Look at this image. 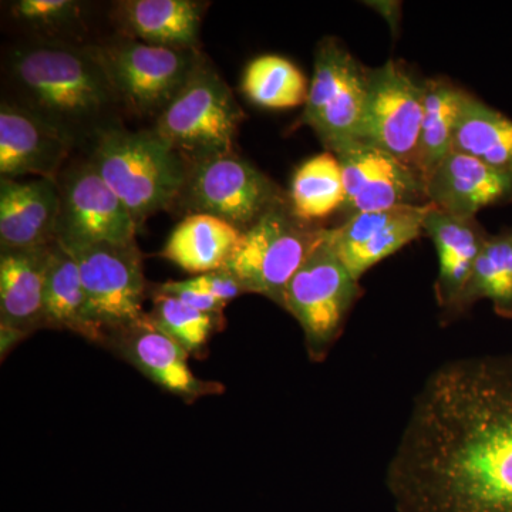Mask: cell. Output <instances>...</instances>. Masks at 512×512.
Returning <instances> with one entry per match:
<instances>
[{
  "instance_id": "obj_29",
  "label": "cell",
  "mask_w": 512,
  "mask_h": 512,
  "mask_svg": "<svg viewBox=\"0 0 512 512\" xmlns=\"http://www.w3.org/2000/svg\"><path fill=\"white\" fill-rule=\"evenodd\" d=\"M153 305L150 318L190 356L201 357L208 340L222 326V316L197 311L165 293L153 291Z\"/></svg>"
},
{
  "instance_id": "obj_2",
  "label": "cell",
  "mask_w": 512,
  "mask_h": 512,
  "mask_svg": "<svg viewBox=\"0 0 512 512\" xmlns=\"http://www.w3.org/2000/svg\"><path fill=\"white\" fill-rule=\"evenodd\" d=\"M3 67L2 101L28 111L74 148H92L123 127L126 109L96 47L35 40L13 47Z\"/></svg>"
},
{
  "instance_id": "obj_18",
  "label": "cell",
  "mask_w": 512,
  "mask_h": 512,
  "mask_svg": "<svg viewBox=\"0 0 512 512\" xmlns=\"http://www.w3.org/2000/svg\"><path fill=\"white\" fill-rule=\"evenodd\" d=\"M59 183L49 178H0V249L22 251L56 242Z\"/></svg>"
},
{
  "instance_id": "obj_17",
  "label": "cell",
  "mask_w": 512,
  "mask_h": 512,
  "mask_svg": "<svg viewBox=\"0 0 512 512\" xmlns=\"http://www.w3.org/2000/svg\"><path fill=\"white\" fill-rule=\"evenodd\" d=\"M72 144L28 111L2 101L0 104V175L59 180Z\"/></svg>"
},
{
  "instance_id": "obj_15",
  "label": "cell",
  "mask_w": 512,
  "mask_h": 512,
  "mask_svg": "<svg viewBox=\"0 0 512 512\" xmlns=\"http://www.w3.org/2000/svg\"><path fill=\"white\" fill-rule=\"evenodd\" d=\"M106 346L165 392L187 403L224 393L221 383L198 379L192 373L188 365L190 353L158 328L148 313L134 325L111 336Z\"/></svg>"
},
{
  "instance_id": "obj_22",
  "label": "cell",
  "mask_w": 512,
  "mask_h": 512,
  "mask_svg": "<svg viewBox=\"0 0 512 512\" xmlns=\"http://www.w3.org/2000/svg\"><path fill=\"white\" fill-rule=\"evenodd\" d=\"M242 232L207 214H190L171 232L163 258L190 274H208L227 265Z\"/></svg>"
},
{
  "instance_id": "obj_16",
  "label": "cell",
  "mask_w": 512,
  "mask_h": 512,
  "mask_svg": "<svg viewBox=\"0 0 512 512\" xmlns=\"http://www.w3.org/2000/svg\"><path fill=\"white\" fill-rule=\"evenodd\" d=\"M424 187L427 201L439 210L476 218L483 208L512 201V170L453 150L427 177Z\"/></svg>"
},
{
  "instance_id": "obj_8",
  "label": "cell",
  "mask_w": 512,
  "mask_h": 512,
  "mask_svg": "<svg viewBox=\"0 0 512 512\" xmlns=\"http://www.w3.org/2000/svg\"><path fill=\"white\" fill-rule=\"evenodd\" d=\"M63 247V245H62ZM76 259L90 322L106 346L111 336L147 315L143 256L136 241L64 247Z\"/></svg>"
},
{
  "instance_id": "obj_12",
  "label": "cell",
  "mask_w": 512,
  "mask_h": 512,
  "mask_svg": "<svg viewBox=\"0 0 512 512\" xmlns=\"http://www.w3.org/2000/svg\"><path fill=\"white\" fill-rule=\"evenodd\" d=\"M56 241L63 247L136 241L137 225L89 161L60 174Z\"/></svg>"
},
{
  "instance_id": "obj_11",
  "label": "cell",
  "mask_w": 512,
  "mask_h": 512,
  "mask_svg": "<svg viewBox=\"0 0 512 512\" xmlns=\"http://www.w3.org/2000/svg\"><path fill=\"white\" fill-rule=\"evenodd\" d=\"M424 94L426 82L417 80L402 62L390 60L382 67L369 69L362 140L392 154L416 173Z\"/></svg>"
},
{
  "instance_id": "obj_3",
  "label": "cell",
  "mask_w": 512,
  "mask_h": 512,
  "mask_svg": "<svg viewBox=\"0 0 512 512\" xmlns=\"http://www.w3.org/2000/svg\"><path fill=\"white\" fill-rule=\"evenodd\" d=\"M130 212L137 227L177 202L190 164L156 130L107 131L87 158Z\"/></svg>"
},
{
  "instance_id": "obj_31",
  "label": "cell",
  "mask_w": 512,
  "mask_h": 512,
  "mask_svg": "<svg viewBox=\"0 0 512 512\" xmlns=\"http://www.w3.org/2000/svg\"><path fill=\"white\" fill-rule=\"evenodd\" d=\"M156 291L173 296L190 308L210 313V315L222 316L225 306H227L211 296L210 293L202 291L200 286L192 281V278L181 282H165V284L157 286Z\"/></svg>"
},
{
  "instance_id": "obj_19",
  "label": "cell",
  "mask_w": 512,
  "mask_h": 512,
  "mask_svg": "<svg viewBox=\"0 0 512 512\" xmlns=\"http://www.w3.org/2000/svg\"><path fill=\"white\" fill-rule=\"evenodd\" d=\"M424 234L433 241L439 259L434 296L441 311V323L450 325L488 234L476 218L456 217L433 204L424 220Z\"/></svg>"
},
{
  "instance_id": "obj_4",
  "label": "cell",
  "mask_w": 512,
  "mask_h": 512,
  "mask_svg": "<svg viewBox=\"0 0 512 512\" xmlns=\"http://www.w3.org/2000/svg\"><path fill=\"white\" fill-rule=\"evenodd\" d=\"M326 228L303 221L292 210L289 197L278 202L242 232L224 269L231 272L245 293H256L282 306L286 286Z\"/></svg>"
},
{
  "instance_id": "obj_1",
  "label": "cell",
  "mask_w": 512,
  "mask_h": 512,
  "mask_svg": "<svg viewBox=\"0 0 512 512\" xmlns=\"http://www.w3.org/2000/svg\"><path fill=\"white\" fill-rule=\"evenodd\" d=\"M399 512H512V353L447 360L386 468Z\"/></svg>"
},
{
  "instance_id": "obj_7",
  "label": "cell",
  "mask_w": 512,
  "mask_h": 512,
  "mask_svg": "<svg viewBox=\"0 0 512 512\" xmlns=\"http://www.w3.org/2000/svg\"><path fill=\"white\" fill-rule=\"evenodd\" d=\"M369 69L338 39L326 37L315 52L309 96L299 126L313 128L330 153L362 140Z\"/></svg>"
},
{
  "instance_id": "obj_24",
  "label": "cell",
  "mask_w": 512,
  "mask_h": 512,
  "mask_svg": "<svg viewBox=\"0 0 512 512\" xmlns=\"http://www.w3.org/2000/svg\"><path fill=\"white\" fill-rule=\"evenodd\" d=\"M480 301L490 302L500 318L512 319V227L485 238L451 323Z\"/></svg>"
},
{
  "instance_id": "obj_21",
  "label": "cell",
  "mask_w": 512,
  "mask_h": 512,
  "mask_svg": "<svg viewBox=\"0 0 512 512\" xmlns=\"http://www.w3.org/2000/svg\"><path fill=\"white\" fill-rule=\"evenodd\" d=\"M205 6L195 0H126L117 3V19L128 37L146 45L200 50Z\"/></svg>"
},
{
  "instance_id": "obj_6",
  "label": "cell",
  "mask_w": 512,
  "mask_h": 512,
  "mask_svg": "<svg viewBox=\"0 0 512 512\" xmlns=\"http://www.w3.org/2000/svg\"><path fill=\"white\" fill-rule=\"evenodd\" d=\"M360 293V282L340 261L326 228L318 247L286 286L282 303V308L298 320L312 362L328 359Z\"/></svg>"
},
{
  "instance_id": "obj_27",
  "label": "cell",
  "mask_w": 512,
  "mask_h": 512,
  "mask_svg": "<svg viewBox=\"0 0 512 512\" xmlns=\"http://www.w3.org/2000/svg\"><path fill=\"white\" fill-rule=\"evenodd\" d=\"M292 210L303 221L315 222L342 210L345 201L342 168L330 151L305 161L293 175L289 192Z\"/></svg>"
},
{
  "instance_id": "obj_28",
  "label": "cell",
  "mask_w": 512,
  "mask_h": 512,
  "mask_svg": "<svg viewBox=\"0 0 512 512\" xmlns=\"http://www.w3.org/2000/svg\"><path fill=\"white\" fill-rule=\"evenodd\" d=\"M242 92L256 106L284 110L305 107L309 83L301 70L281 56L252 60L242 77Z\"/></svg>"
},
{
  "instance_id": "obj_20",
  "label": "cell",
  "mask_w": 512,
  "mask_h": 512,
  "mask_svg": "<svg viewBox=\"0 0 512 512\" xmlns=\"http://www.w3.org/2000/svg\"><path fill=\"white\" fill-rule=\"evenodd\" d=\"M49 247L0 252V325L32 335L45 328V286Z\"/></svg>"
},
{
  "instance_id": "obj_9",
  "label": "cell",
  "mask_w": 512,
  "mask_h": 512,
  "mask_svg": "<svg viewBox=\"0 0 512 512\" xmlns=\"http://www.w3.org/2000/svg\"><path fill=\"white\" fill-rule=\"evenodd\" d=\"M94 47L127 113L156 120L202 59L200 50L150 46L130 37Z\"/></svg>"
},
{
  "instance_id": "obj_10",
  "label": "cell",
  "mask_w": 512,
  "mask_h": 512,
  "mask_svg": "<svg viewBox=\"0 0 512 512\" xmlns=\"http://www.w3.org/2000/svg\"><path fill=\"white\" fill-rule=\"evenodd\" d=\"M285 192L235 153L190 163L177 201L191 214H207L247 231Z\"/></svg>"
},
{
  "instance_id": "obj_23",
  "label": "cell",
  "mask_w": 512,
  "mask_h": 512,
  "mask_svg": "<svg viewBox=\"0 0 512 512\" xmlns=\"http://www.w3.org/2000/svg\"><path fill=\"white\" fill-rule=\"evenodd\" d=\"M45 328L69 330L90 342L101 338L90 322L79 265L74 256L55 242L47 266L45 286Z\"/></svg>"
},
{
  "instance_id": "obj_26",
  "label": "cell",
  "mask_w": 512,
  "mask_h": 512,
  "mask_svg": "<svg viewBox=\"0 0 512 512\" xmlns=\"http://www.w3.org/2000/svg\"><path fill=\"white\" fill-rule=\"evenodd\" d=\"M466 93L444 77L426 80L419 147V173L423 181L453 151L454 131Z\"/></svg>"
},
{
  "instance_id": "obj_25",
  "label": "cell",
  "mask_w": 512,
  "mask_h": 512,
  "mask_svg": "<svg viewBox=\"0 0 512 512\" xmlns=\"http://www.w3.org/2000/svg\"><path fill=\"white\" fill-rule=\"evenodd\" d=\"M453 150L495 168L512 170V120L466 93L454 131Z\"/></svg>"
},
{
  "instance_id": "obj_14",
  "label": "cell",
  "mask_w": 512,
  "mask_h": 512,
  "mask_svg": "<svg viewBox=\"0 0 512 512\" xmlns=\"http://www.w3.org/2000/svg\"><path fill=\"white\" fill-rule=\"evenodd\" d=\"M431 204L352 215L342 225L328 228L330 245L353 278L367 271L424 234Z\"/></svg>"
},
{
  "instance_id": "obj_33",
  "label": "cell",
  "mask_w": 512,
  "mask_h": 512,
  "mask_svg": "<svg viewBox=\"0 0 512 512\" xmlns=\"http://www.w3.org/2000/svg\"><path fill=\"white\" fill-rule=\"evenodd\" d=\"M28 336V333L23 332V330L8 325H0V359L5 360V357Z\"/></svg>"
},
{
  "instance_id": "obj_5",
  "label": "cell",
  "mask_w": 512,
  "mask_h": 512,
  "mask_svg": "<svg viewBox=\"0 0 512 512\" xmlns=\"http://www.w3.org/2000/svg\"><path fill=\"white\" fill-rule=\"evenodd\" d=\"M244 117L228 84L202 56L181 92L158 116L154 130L190 164L234 153Z\"/></svg>"
},
{
  "instance_id": "obj_13",
  "label": "cell",
  "mask_w": 512,
  "mask_h": 512,
  "mask_svg": "<svg viewBox=\"0 0 512 512\" xmlns=\"http://www.w3.org/2000/svg\"><path fill=\"white\" fill-rule=\"evenodd\" d=\"M333 154L342 168L345 187L340 211L348 217L429 204L419 173L375 144L356 140Z\"/></svg>"
},
{
  "instance_id": "obj_32",
  "label": "cell",
  "mask_w": 512,
  "mask_h": 512,
  "mask_svg": "<svg viewBox=\"0 0 512 512\" xmlns=\"http://www.w3.org/2000/svg\"><path fill=\"white\" fill-rule=\"evenodd\" d=\"M192 281L200 286L202 291L210 293L211 296L225 303V305L245 293L238 279L224 268L208 272V274L194 276Z\"/></svg>"
},
{
  "instance_id": "obj_30",
  "label": "cell",
  "mask_w": 512,
  "mask_h": 512,
  "mask_svg": "<svg viewBox=\"0 0 512 512\" xmlns=\"http://www.w3.org/2000/svg\"><path fill=\"white\" fill-rule=\"evenodd\" d=\"M12 16L42 42H59L57 37L82 26L83 5L74 0H19L12 5Z\"/></svg>"
}]
</instances>
